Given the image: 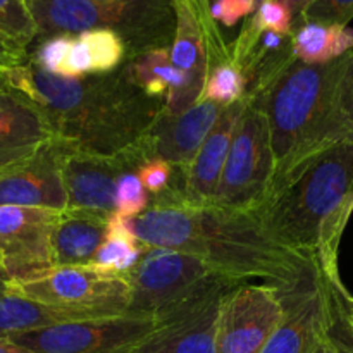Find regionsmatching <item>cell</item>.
<instances>
[{"label": "cell", "mask_w": 353, "mask_h": 353, "mask_svg": "<svg viewBox=\"0 0 353 353\" xmlns=\"http://www.w3.org/2000/svg\"><path fill=\"white\" fill-rule=\"evenodd\" d=\"M7 286H9V278L6 276L3 269L0 268V292H2V290H6Z\"/></svg>", "instance_id": "cell-40"}, {"label": "cell", "mask_w": 353, "mask_h": 353, "mask_svg": "<svg viewBox=\"0 0 353 353\" xmlns=\"http://www.w3.org/2000/svg\"><path fill=\"white\" fill-rule=\"evenodd\" d=\"M248 83L241 69L231 59L221 62L210 71L202 99L228 107L247 99Z\"/></svg>", "instance_id": "cell-26"}, {"label": "cell", "mask_w": 353, "mask_h": 353, "mask_svg": "<svg viewBox=\"0 0 353 353\" xmlns=\"http://www.w3.org/2000/svg\"><path fill=\"white\" fill-rule=\"evenodd\" d=\"M38 40L92 30H110L128 48V62L171 47L176 31L172 0H26Z\"/></svg>", "instance_id": "cell-5"}, {"label": "cell", "mask_w": 353, "mask_h": 353, "mask_svg": "<svg viewBox=\"0 0 353 353\" xmlns=\"http://www.w3.org/2000/svg\"><path fill=\"white\" fill-rule=\"evenodd\" d=\"M138 176L152 199L168 192L176 181L178 169L161 157H150L138 168Z\"/></svg>", "instance_id": "cell-31"}, {"label": "cell", "mask_w": 353, "mask_h": 353, "mask_svg": "<svg viewBox=\"0 0 353 353\" xmlns=\"http://www.w3.org/2000/svg\"><path fill=\"white\" fill-rule=\"evenodd\" d=\"M54 140V131L40 110L0 85V171L28 161Z\"/></svg>", "instance_id": "cell-19"}, {"label": "cell", "mask_w": 353, "mask_h": 353, "mask_svg": "<svg viewBox=\"0 0 353 353\" xmlns=\"http://www.w3.org/2000/svg\"><path fill=\"white\" fill-rule=\"evenodd\" d=\"M259 30H271L278 33L292 34L295 30V16L292 9L281 0H262L255 12L248 17Z\"/></svg>", "instance_id": "cell-30"}, {"label": "cell", "mask_w": 353, "mask_h": 353, "mask_svg": "<svg viewBox=\"0 0 353 353\" xmlns=\"http://www.w3.org/2000/svg\"><path fill=\"white\" fill-rule=\"evenodd\" d=\"M281 2L286 3V6L292 9L293 16H295V23H296V19L300 17V14H302L303 10L310 6V3L316 2V0H281Z\"/></svg>", "instance_id": "cell-35"}, {"label": "cell", "mask_w": 353, "mask_h": 353, "mask_svg": "<svg viewBox=\"0 0 353 353\" xmlns=\"http://www.w3.org/2000/svg\"><path fill=\"white\" fill-rule=\"evenodd\" d=\"M88 319L90 317L74 310L48 305L21 295L9 286L0 292V338H12L45 327Z\"/></svg>", "instance_id": "cell-22"}, {"label": "cell", "mask_w": 353, "mask_h": 353, "mask_svg": "<svg viewBox=\"0 0 353 353\" xmlns=\"http://www.w3.org/2000/svg\"><path fill=\"white\" fill-rule=\"evenodd\" d=\"M343 330H345V327H343ZM334 338H336V341L340 343V347L343 348L345 352L353 353V336L350 333H347V331H345V338H338V336H334Z\"/></svg>", "instance_id": "cell-37"}, {"label": "cell", "mask_w": 353, "mask_h": 353, "mask_svg": "<svg viewBox=\"0 0 353 353\" xmlns=\"http://www.w3.org/2000/svg\"><path fill=\"white\" fill-rule=\"evenodd\" d=\"M37 40L38 28L26 0H0V48L12 68L30 61Z\"/></svg>", "instance_id": "cell-24"}, {"label": "cell", "mask_w": 353, "mask_h": 353, "mask_svg": "<svg viewBox=\"0 0 353 353\" xmlns=\"http://www.w3.org/2000/svg\"><path fill=\"white\" fill-rule=\"evenodd\" d=\"M9 288L38 302L74 310L90 319L126 314L131 303L128 276L110 274L93 265L52 268L33 278L9 283Z\"/></svg>", "instance_id": "cell-8"}, {"label": "cell", "mask_w": 353, "mask_h": 353, "mask_svg": "<svg viewBox=\"0 0 353 353\" xmlns=\"http://www.w3.org/2000/svg\"><path fill=\"white\" fill-rule=\"evenodd\" d=\"M285 317L261 353H307L334 327L336 310L321 269L295 290L285 292Z\"/></svg>", "instance_id": "cell-13"}, {"label": "cell", "mask_w": 353, "mask_h": 353, "mask_svg": "<svg viewBox=\"0 0 353 353\" xmlns=\"http://www.w3.org/2000/svg\"><path fill=\"white\" fill-rule=\"evenodd\" d=\"M72 40L74 37L71 34H57L37 41L34 48L30 52V62L41 71L62 76Z\"/></svg>", "instance_id": "cell-28"}, {"label": "cell", "mask_w": 353, "mask_h": 353, "mask_svg": "<svg viewBox=\"0 0 353 353\" xmlns=\"http://www.w3.org/2000/svg\"><path fill=\"white\" fill-rule=\"evenodd\" d=\"M7 68H12V64H10V61L7 59V55L3 54L2 48H0V69H7Z\"/></svg>", "instance_id": "cell-39"}, {"label": "cell", "mask_w": 353, "mask_h": 353, "mask_svg": "<svg viewBox=\"0 0 353 353\" xmlns=\"http://www.w3.org/2000/svg\"><path fill=\"white\" fill-rule=\"evenodd\" d=\"M59 216L40 207L0 205V268L9 283L54 268L52 236Z\"/></svg>", "instance_id": "cell-12"}, {"label": "cell", "mask_w": 353, "mask_h": 353, "mask_svg": "<svg viewBox=\"0 0 353 353\" xmlns=\"http://www.w3.org/2000/svg\"><path fill=\"white\" fill-rule=\"evenodd\" d=\"M276 157L264 110L248 99L234 130L230 154L212 205L255 214L271 193Z\"/></svg>", "instance_id": "cell-7"}, {"label": "cell", "mask_w": 353, "mask_h": 353, "mask_svg": "<svg viewBox=\"0 0 353 353\" xmlns=\"http://www.w3.org/2000/svg\"><path fill=\"white\" fill-rule=\"evenodd\" d=\"M353 212V137L336 141L274 183L254 214L279 247L338 276V247Z\"/></svg>", "instance_id": "cell-3"}, {"label": "cell", "mask_w": 353, "mask_h": 353, "mask_svg": "<svg viewBox=\"0 0 353 353\" xmlns=\"http://www.w3.org/2000/svg\"><path fill=\"white\" fill-rule=\"evenodd\" d=\"M257 6L259 0H214L210 3V12L217 24L233 28L241 19H248Z\"/></svg>", "instance_id": "cell-32"}, {"label": "cell", "mask_w": 353, "mask_h": 353, "mask_svg": "<svg viewBox=\"0 0 353 353\" xmlns=\"http://www.w3.org/2000/svg\"><path fill=\"white\" fill-rule=\"evenodd\" d=\"M336 324V323H334ZM334 330V327H333ZM333 330L327 331V333H324L323 336L319 338V340L316 341V343L312 345V348H310L307 353H343L341 350V347L338 345L336 338H334V333Z\"/></svg>", "instance_id": "cell-34"}, {"label": "cell", "mask_w": 353, "mask_h": 353, "mask_svg": "<svg viewBox=\"0 0 353 353\" xmlns=\"http://www.w3.org/2000/svg\"><path fill=\"white\" fill-rule=\"evenodd\" d=\"M231 290L214 293L200 305L164 319L134 353H217V319L224 296Z\"/></svg>", "instance_id": "cell-18"}, {"label": "cell", "mask_w": 353, "mask_h": 353, "mask_svg": "<svg viewBox=\"0 0 353 353\" xmlns=\"http://www.w3.org/2000/svg\"><path fill=\"white\" fill-rule=\"evenodd\" d=\"M109 214L62 210L52 236L54 268L90 265L109 231Z\"/></svg>", "instance_id": "cell-20"}, {"label": "cell", "mask_w": 353, "mask_h": 353, "mask_svg": "<svg viewBox=\"0 0 353 353\" xmlns=\"http://www.w3.org/2000/svg\"><path fill=\"white\" fill-rule=\"evenodd\" d=\"M128 62V48L123 38L110 30H92L76 34L65 61L62 76L110 74Z\"/></svg>", "instance_id": "cell-21"}, {"label": "cell", "mask_w": 353, "mask_h": 353, "mask_svg": "<svg viewBox=\"0 0 353 353\" xmlns=\"http://www.w3.org/2000/svg\"><path fill=\"white\" fill-rule=\"evenodd\" d=\"M224 109V105L207 99L199 100L186 110L176 114L169 112L164 107L145 134L152 155L164 159L179 171L186 169Z\"/></svg>", "instance_id": "cell-15"}, {"label": "cell", "mask_w": 353, "mask_h": 353, "mask_svg": "<svg viewBox=\"0 0 353 353\" xmlns=\"http://www.w3.org/2000/svg\"><path fill=\"white\" fill-rule=\"evenodd\" d=\"M248 103L247 99L226 107L216 126L205 138L195 159L186 169L179 171V183H181L183 199L196 205H212L216 199L217 186L221 183L224 165H226L228 154H230L231 141H233L234 130L238 126L241 114Z\"/></svg>", "instance_id": "cell-16"}, {"label": "cell", "mask_w": 353, "mask_h": 353, "mask_svg": "<svg viewBox=\"0 0 353 353\" xmlns=\"http://www.w3.org/2000/svg\"><path fill=\"white\" fill-rule=\"evenodd\" d=\"M353 50V28L302 23L293 30L295 59L305 64H327Z\"/></svg>", "instance_id": "cell-23"}, {"label": "cell", "mask_w": 353, "mask_h": 353, "mask_svg": "<svg viewBox=\"0 0 353 353\" xmlns=\"http://www.w3.org/2000/svg\"><path fill=\"white\" fill-rule=\"evenodd\" d=\"M152 196L145 190L137 171H126L117 181L116 216L130 221L148 209Z\"/></svg>", "instance_id": "cell-27"}, {"label": "cell", "mask_w": 353, "mask_h": 353, "mask_svg": "<svg viewBox=\"0 0 353 353\" xmlns=\"http://www.w3.org/2000/svg\"><path fill=\"white\" fill-rule=\"evenodd\" d=\"M0 353H31L26 348L19 347L17 343H14L9 338H0Z\"/></svg>", "instance_id": "cell-36"}, {"label": "cell", "mask_w": 353, "mask_h": 353, "mask_svg": "<svg viewBox=\"0 0 353 353\" xmlns=\"http://www.w3.org/2000/svg\"><path fill=\"white\" fill-rule=\"evenodd\" d=\"M164 321L126 312L45 327L9 338L31 353H134Z\"/></svg>", "instance_id": "cell-9"}, {"label": "cell", "mask_w": 353, "mask_h": 353, "mask_svg": "<svg viewBox=\"0 0 353 353\" xmlns=\"http://www.w3.org/2000/svg\"><path fill=\"white\" fill-rule=\"evenodd\" d=\"M69 147L57 140L21 164L0 171V205L40 207L62 212L68 209V193L62 178V162Z\"/></svg>", "instance_id": "cell-14"}, {"label": "cell", "mask_w": 353, "mask_h": 353, "mask_svg": "<svg viewBox=\"0 0 353 353\" xmlns=\"http://www.w3.org/2000/svg\"><path fill=\"white\" fill-rule=\"evenodd\" d=\"M214 2V0H210V3H212Z\"/></svg>", "instance_id": "cell-42"}, {"label": "cell", "mask_w": 353, "mask_h": 353, "mask_svg": "<svg viewBox=\"0 0 353 353\" xmlns=\"http://www.w3.org/2000/svg\"><path fill=\"white\" fill-rule=\"evenodd\" d=\"M338 345H340V343H338ZM341 350H343V348H341ZM343 353H348V352H345V350H343Z\"/></svg>", "instance_id": "cell-41"}, {"label": "cell", "mask_w": 353, "mask_h": 353, "mask_svg": "<svg viewBox=\"0 0 353 353\" xmlns=\"http://www.w3.org/2000/svg\"><path fill=\"white\" fill-rule=\"evenodd\" d=\"M326 279L331 290V296H333L338 323L345 327L347 333H350L353 336V295L348 293V290L345 288L340 276H336V278L326 276Z\"/></svg>", "instance_id": "cell-33"}, {"label": "cell", "mask_w": 353, "mask_h": 353, "mask_svg": "<svg viewBox=\"0 0 353 353\" xmlns=\"http://www.w3.org/2000/svg\"><path fill=\"white\" fill-rule=\"evenodd\" d=\"M147 248V245L141 243L131 233L124 219L112 214L105 240L100 245L99 252L95 254V259L90 265L103 272H110V274L126 276L128 272L137 268Z\"/></svg>", "instance_id": "cell-25"}, {"label": "cell", "mask_w": 353, "mask_h": 353, "mask_svg": "<svg viewBox=\"0 0 353 353\" xmlns=\"http://www.w3.org/2000/svg\"><path fill=\"white\" fill-rule=\"evenodd\" d=\"M353 50L327 64L293 61L250 99L264 110L276 157V181L323 148L353 137L348 78Z\"/></svg>", "instance_id": "cell-4"}, {"label": "cell", "mask_w": 353, "mask_h": 353, "mask_svg": "<svg viewBox=\"0 0 353 353\" xmlns=\"http://www.w3.org/2000/svg\"><path fill=\"white\" fill-rule=\"evenodd\" d=\"M124 223L147 247L200 255L236 283L265 279L290 292L321 269L274 243L254 214L190 203L176 183L152 199L145 212Z\"/></svg>", "instance_id": "cell-1"}, {"label": "cell", "mask_w": 353, "mask_h": 353, "mask_svg": "<svg viewBox=\"0 0 353 353\" xmlns=\"http://www.w3.org/2000/svg\"><path fill=\"white\" fill-rule=\"evenodd\" d=\"M0 85L33 103L57 140L88 154L116 155L130 148L165 107L134 83L128 62L110 74L68 78L28 61L0 69Z\"/></svg>", "instance_id": "cell-2"}, {"label": "cell", "mask_w": 353, "mask_h": 353, "mask_svg": "<svg viewBox=\"0 0 353 353\" xmlns=\"http://www.w3.org/2000/svg\"><path fill=\"white\" fill-rule=\"evenodd\" d=\"M348 103H350V112L353 117V64H352L350 78H348Z\"/></svg>", "instance_id": "cell-38"}, {"label": "cell", "mask_w": 353, "mask_h": 353, "mask_svg": "<svg viewBox=\"0 0 353 353\" xmlns=\"http://www.w3.org/2000/svg\"><path fill=\"white\" fill-rule=\"evenodd\" d=\"M154 157L147 138H141L116 155H99L69 147L62 162V178L68 193V209L116 214L117 181L126 171H138Z\"/></svg>", "instance_id": "cell-11"}, {"label": "cell", "mask_w": 353, "mask_h": 353, "mask_svg": "<svg viewBox=\"0 0 353 353\" xmlns=\"http://www.w3.org/2000/svg\"><path fill=\"white\" fill-rule=\"evenodd\" d=\"M353 19V0H316L310 3L300 17L296 24L302 23H323V24H340L348 26Z\"/></svg>", "instance_id": "cell-29"}, {"label": "cell", "mask_w": 353, "mask_h": 353, "mask_svg": "<svg viewBox=\"0 0 353 353\" xmlns=\"http://www.w3.org/2000/svg\"><path fill=\"white\" fill-rule=\"evenodd\" d=\"M231 61L241 69L248 83V99L261 95L293 61V33L259 30L245 19L238 37L230 43Z\"/></svg>", "instance_id": "cell-17"}, {"label": "cell", "mask_w": 353, "mask_h": 353, "mask_svg": "<svg viewBox=\"0 0 353 353\" xmlns=\"http://www.w3.org/2000/svg\"><path fill=\"white\" fill-rule=\"evenodd\" d=\"M126 276L131 283L128 312L162 321L200 305L214 293L241 285L200 255L155 247H148Z\"/></svg>", "instance_id": "cell-6"}, {"label": "cell", "mask_w": 353, "mask_h": 353, "mask_svg": "<svg viewBox=\"0 0 353 353\" xmlns=\"http://www.w3.org/2000/svg\"><path fill=\"white\" fill-rule=\"evenodd\" d=\"M286 312L285 292L274 285L234 286L217 319V353H261Z\"/></svg>", "instance_id": "cell-10"}]
</instances>
